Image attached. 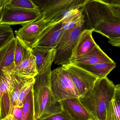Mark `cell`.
I'll return each mask as SVG.
<instances>
[{
    "label": "cell",
    "instance_id": "cell-1",
    "mask_svg": "<svg viewBox=\"0 0 120 120\" xmlns=\"http://www.w3.org/2000/svg\"><path fill=\"white\" fill-rule=\"evenodd\" d=\"M86 29H92L109 40L120 38V18L102 0H86L82 8Z\"/></svg>",
    "mask_w": 120,
    "mask_h": 120
},
{
    "label": "cell",
    "instance_id": "cell-2",
    "mask_svg": "<svg viewBox=\"0 0 120 120\" xmlns=\"http://www.w3.org/2000/svg\"><path fill=\"white\" fill-rule=\"evenodd\" d=\"M49 65L40 69L35 77L33 86L34 101L37 120L60 112V102H55L50 88L51 67Z\"/></svg>",
    "mask_w": 120,
    "mask_h": 120
},
{
    "label": "cell",
    "instance_id": "cell-3",
    "mask_svg": "<svg viewBox=\"0 0 120 120\" xmlns=\"http://www.w3.org/2000/svg\"><path fill=\"white\" fill-rule=\"evenodd\" d=\"M115 86L107 76L99 79L92 88L79 99L94 119L105 120L106 108L113 97Z\"/></svg>",
    "mask_w": 120,
    "mask_h": 120
},
{
    "label": "cell",
    "instance_id": "cell-4",
    "mask_svg": "<svg viewBox=\"0 0 120 120\" xmlns=\"http://www.w3.org/2000/svg\"><path fill=\"white\" fill-rule=\"evenodd\" d=\"M39 8L41 18L47 23L61 22L60 16L67 11L82 7L86 0H34Z\"/></svg>",
    "mask_w": 120,
    "mask_h": 120
},
{
    "label": "cell",
    "instance_id": "cell-5",
    "mask_svg": "<svg viewBox=\"0 0 120 120\" xmlns=\"http://www.w3.org/2000/svg\"><path fill=\"white\" fill-rule=\"evenodd\" d=\"M86 29L85 19L72 29L64 31L56 48L55 64L65 65L71 63L72 53L81 32Z\"/></svg>",
    "mask_w": 120,
    "mask_h": 120
},
{
    "label": "cell",
    "instance_id": "cell-6",
    "mask_svg": "<svg viewBox=\"0 0 120 120\" xmlns=\"http://www.w3.org/2000/svg\"><path fill=\"white\" fill-rule=\"evenodd\" d=\"M50 88L55 102L79 97L68 74L62 66L51 71Z\"/></svg>",
    "mask_w": 120,
    "mask_h": 120
},
{
    "label": "cell",
    "instance_id": "cell-7",
    "mask_svg": "<svg viewBox=\"0 0 120 120\" xmlns=\"http://www.w3.org/2000/svg\"><path fill=\"white\" fill-rule=\"evenodd\" d=\"M68 74L79 97L90 90L97 77L73 64L62 65Z\"/></svg>",
    "mask_w": 120,
    "mask_h": 120
},
{
    "label": "cell",
    "instance_id": "cell-8",
    "mask_svg": "<svg viewBox=\"0 0 120 120\" xmlns=\"http://www.w3.org/2000/svg\"><path fill=\"white\" fill-rule=\"evenodd\" d=\"M41 11L24 10L10 8L5 6L2 8L0 24L25 26L41 19Z\"/></svg>",
    "mask_w": 120,
    "mask_h": 120
},
{
    "label": "cell",
    "instance_id": "cell-9",
    "mask_svg": "<svg viewBox=\"0 0 120 120\" xmlns=\"http://www.w3.org/2000/svg\"><path fill=\"white\" fill-rule=\"evenodd\" d=\"M64 31L61 22H49L35 42L30 48L31 49L36 48L49 50L56 49Z\"/></svg>",
    "mask_w": 120,
    "mask_h": 120
},
{
    "label": "cell",
    "instance_id": "cell-10",
    "mask_svg": "<svg viewBox=\"0 0 120 120\" xmlns=\"http://www.w3.org/2000/svg\"><path fill=\"white\" fill-rule=\"evenodd\" d=\"M48 23L41 18L29 23L15 31L16 37L28 47L33 45L42 32L46 28Z\"/></svg>",
    "mask_w": 120,
    "mask_h": 120
},
{
    "label": "cell",
    "instance_id": "cell-11",
    "mask_svg": "<svg viewBox=\"0 0 120 120\" xmlns=\"http://www.w3.org/2000/svg\"><path fill=\"white\" fill-rule=\"evenodd\" d=\"M24 45L25 50L22 60L15 66L13 71L16 74L23 77L35 78L38 74L35 58L30 48L25 44Z\"/></svg>",
    "mask_w": 120,
    "mask_h": 120
},
{
    "label": "cell",
    "instance_id": "cell-12",
    "mask_svg": "<svg viewBox=\"0 0 120 120\" xmlns=\"http://www.w3.org/2000/svg\"><path fill=\"white\" fill-rule=\"evenodd\" d=\"M78 98L60 102L62 109L67 113L72 120H90L94 118L81 104Z\"/></svg>",
    "mask_w": 120,
    "mask_h": 120
},
{
    "label": "cell",
    "instance_id": "cell-13",
    "mask_svg": "<svg viewBox=\"0 0 120 120\" xmlns=\"http://www.w3.org/2000/svg\"><path fill=\"white\" fill-rule=\"evenodd\" d=\"M93 30L89 29H85L81 32L73 51L71 61L78 57L89 52L96 46L97 43L93 38Z\"/></svg>",
    "mask_w": 120,
    "mask_h": 120
},
{
    "label": "cell",
    "instance_id": "cell-14",
    "mask_svg": "<svg viewBox=\"0 0 120 120\" xmlns=\"http://www.w3.org/2000/svg\"><path fill=\"white\" fill-rule=\"evenodd\" d=\"M113 61L106 54H105L99 46H96L87 53L71 61V64H91L101 62H112Z\"/></svg>",
    "mask_w": 120,
    "mask_h": 120
},
{
    "label": "cell",
    "instance_id": "cell-15",
    "mask_svg": "<svg viewBox=\"0 0 120 120\" xmlns=\"http://www.w3.org/2000/svg\"><path fill=\"white\" fill-rule=\"evenodd\" d=\"M15 38L7 43L0 50V78L2 70L6 68L15 69L14 53Z\"/></svg>",
    "mask_w": 120,
    "mask_h": 120
},
{
    "label": "cell",
    "instance_id": "cell-16",
    "mask_svg": "<svg viewBox=\"0 0 120 120\" xmlns=\"http://www.w3.org/2000/svg\"><path fill=\"white\" fill-rule=\"evenodd\" d=\"M74 64L87 71L99 79L106 77L116 66V63L114 61L112 62H101L91 64Z\"/></svg>",
    "mask_w": 120,
    "mask_h": 120
},
{
    "label": "cell",
    "instance_id": "cell-17",
    "mask_svg": "<svg viewBox=\"0 0 120 120\" xmlns=\"http://www.w3.org/2000/svg\"><path fill=\"white\" fill-rule=\"evenodd\" d=\"M15 74L13 69L6 68L2 70L0 78V111L3 97L4 95L9 96L14 86Z\"/></svg>",
    "mask_w": 120,
    "mask_h": 120
},
{
    "label": "cell",
    "instance_id": "cell-18",
    "mask_svg": "<svg viewBox=\"0 0 120 120\" xmlns=\"http://www.w3.org/2000/svg\"><path fill=\"white\" fill-rule=\"evenodd\" d=\"M120 85L115 86L114 94L106 108L105 120H120Z\"/></svg>",
    "mask_w": 120,
    "mask_h": 120
},
{
    "label": "cell",
    "instance_id": "cell-19",
    "mask_svg": "<svg viewBox=\"0 0 120 120\" xmlns=\"http://www.w3.org/2000/svg\"><path fill=\"white\" fill-rule=\"evenodd\" d=\"M85 20L82 8H75L69 10L61 21L64 31L72 29Z\"/></svg>",
    "mask_w": 120,
    "mask_h": 120
},
{
    "label": "cell",
    "instance_id": "cell-20",
    "mask_svg": "<svg viewBox=\"0 0 120 120\" xmlns=\"http://www.w3.org/2000/svg\"><path fill=\"white\" fill-rule=\"evenodd\" d=\"M14 73L15 74L14 86L11 94L8 96L9 103V111L7 115L11 114L13 108L16 106L21 88L24 83L29 78L19 75L15 73Z\"/></svg>",
    "mask_w": 120,
    "mask_h": 120
},
{
    "label": "cell",
    "instance_id": "cell-21",
    "mask_svg": "<svg viewBox=\"0 0 120 120\" xmlns=\"http://www.w3.org/2000/svg\"><path fill=\"white\" fill-rule=\"evenodd\" d=\"M31 50L32 54L35 58L38 71L49 61L55 59L56 48L50 50L36 48L31 49Z\"/></svg>",
    "mask_w": 120,
    "mask_h": 120
},
{
    "label": "cell",
    "instance_id": "cell-22",
    "mask_svg": "<svg viewBox=\"0 0 120 120\" xmlns=\"http://www.w3.org/2000/svg\"><path fill=\"white\" fill-rule=\"evenodd\" d=\"M22 110L21 120H37L35 113L33 87L25 99Z\"/></svg>",
    "mask_w": 120,
    "mask_h": 120
},
{
    "label": "cell",
    "instance_id": "cell-23",
    "mask_svg": "<svg viewBox=\"0 0 120 120\" xmlns=\"http://www.w3.org/2000/svg\"><path fill=\"white\" fill-rule=\"evenodd\" d=\"M5 6L19 9L40 11L38 6L31 0H6Z\"/></svg>",
    "mask_w": 120,
    "mask_h": 120
},
{
    "label": "cell",
    "instance_id": "cell-24",
    "mask_svg": "<svg viewBox=\"0 0 120 120\" xmlns=\"http://www.w3.org/2000/svg\"><path fill=\"white\" fill-rule=\"evenodd\" d=\"M15 38L11 26L0 24V50Z\"/></svg>",
    "mask_w": 120,
    "mask_h": 120
},
{
    "label": "cell",
    "instance_id": "cell-25",
    "mask_svg": "<svg viewBox=\"0 0 120 120\" xmlns=\"http://www.w3.org/2000/svg\"><path fill=\"white\" fill-rule=\"evenodd\" d=\"M35 78H29L23 85L19 95L16 106L22 108L25 99L33 87Z\"/></svg>",
    "mask_w": 120,
    "mask_h": 120
},
{
    "label": "cell",
    "instance_id": "cell-26",
    "mask_svg": "<svg viewBox=\"0 0 120 120\" xmlns=\"http://www.w3.org/2000/svg\"><path fill=\"white\" fill-rule=\"evenodd\" d=\"M15 46L14 60L15 66H17L21 61L24 54L25 45L19 38L15 37Z\"/></svg>",
    "mask_w": 120,
    "mask_h": 120
},
{
    "label": "cell",
    "instance_id": "cell-27",
    "mask_svg": "<svg viewBox=\"0 0 120 120\" xmlns=\"http://www.w3.org/2000/svg\"><path fill=\"white\" fill-rule=\"evenodd\" d=\"M103 1L107 5L116 17L120 18V0H103Z\"/></svg>",
    "mask_w": 120,
    "mask_h": 120
},
{
    "label": "cell",
    "instance_id": "cell-28",
    "mask_svg": "<svg viewBox=\"0 0 120 120\" xmlns=\"http://www.w3.org/2000/svg\"><path fill=\"white\" fill-rule=\"evenodd\" d=\"M38 120H72L70 116L63 109L60 112Z\"/></svg>",
    "mask_w": 120,
    "mask_h": 120
},
{
    "label": "cell",
    "instance_id": "cell-29",
    "mask_svg": "<svg viewBox=\"0 0 120 120\" xmlns=\"http://www.w3.org/2000/svg\"><path fill=\"white\" fill-rule=\"evenodd\" d=\"M11 114L17 120H21L23 116L22 108L15 107L12 111Z\"/></svg>",
    "mask_w": 120,
    "mask_h": 120
},
{
    "label": "cell",
    "instance_id": "cell-30",
    "mask_svg": "<svg viewBox=\"0 0 120 120\" xmlns=\"http://www.w3.org/2000/svg\"><path fill=\"white\" fill-rule=\"evenodd\" d=\"M0 120H17L11 114H8Z\"/></svg>",
    "mask_w": 120,
    "mask_h": 120
},
{
    "label": "cell",
    "instance_id": "cell-31",
    "mask_svg": "<svg viewBox=\"0 0 120 120\" xmlns=\"http://www.w3.org/2000/svg\"><path fill=\"white\" fill-rule=\"evenodd\" d=\"M1 11H2V8L0 7V15H1Z\"/></svg>",
    "mask_w": 120,
    "mask_h": 120
},
{
    "label": "cell",
    "instance_id": "cell-32",
    "mask_svg": "<svg viewBox=\"0 0 120 120\" xmlns=\"http://www.w3.org/2000/svg\"><path fill=\"white\" fill-rule=\"evenodd\" d=\"M90 120H96V119H90Z\"/></svg>",
    "mask_w": 120,
    "mask_h": 120
}]
</instances>
